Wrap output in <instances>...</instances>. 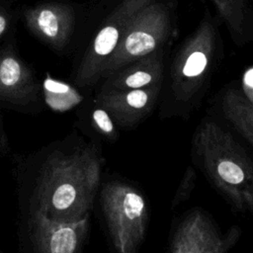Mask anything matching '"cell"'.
Instances as JSON below:
<instances>
[{
	"instance_id": "6da1fadb",
	"label": "cell",
	"mask_w": 253,
	"mask_h": 253,
	"mask_svg": "<svg viewBox=\"0 0 253 253\" xmlns=\"http://www.w3.org/2000/svg\"><path fill=\"white\" fill-rule=\"evenodd\" d=\"M98 146L91 142L51 153L39 172L34 210L59 221L89 217L103 166Z\"/></svg>"
},
{
	"instance_id": "7a4b0ae2",
	"label": "cell",
	"mask_w": 253,
	"mask_h": 253,
	"mask_svg": "<svg viewBox=\"0 0 253 253\" xmlns=\"http://www.w3.org/2000/svg\"><path fill=\"white\" fill-rule=\"evenodd\" d=\"M194 146L207 175L234 209L252 211V162L232 134L214 123H206L197 129Z\"/></svg>"
},
{
	"instance_id": "3957f363",
	"label": "cell",
	"mask_w": 253,
	"mask_h": 253,
	"mask_svg": "<svg viewBox=\"0 0 253 253\" xmlns=\"http://www.w3.org/2000/svg\"><path fill=\"white\" fill-rule=\"evenodd\" d=\"M101 207L117 253H135L141 243L148 218L144 197L135 188L117 181L101 191Z\"/></svg>"
},
{
	"instance_id": "277c9868",
	"label": "cell",
	"mask_w": 253,
	"mask_h": 253,
	"mask_svg": "<svg viewBox=\"0 0 253 253\" xmlns=\"http://www.w3.org/2000/svg\"><path fill=\"white\" fill-rule=\"evenodd\" d=\"M240 233V228L235 225L220 235L212 220L204 211L195 210L177 227L170 253H227Z\"/></svg>"
},
{
	"instance_id": "5b68a950",
	"label": "cell",
	"mask_w": 253,
	"mask_h": 253,
	"mask_svg": "<svg viewBox=\"0 0 253 253\" xmlns=\"http://www.w3.org/2000/svg\"><path fill=\"white\" fill-rule=\"evenodd\" d=\"M28 225L34 253H80L88 229V217L59 221L33 210Z\"/></svg>"
},
{
	"instance_id": "8992f818",
	"label": "cell",
	"mask_w": 253,
	"mask_h": 253,
	"mask_svg": "<svg viewBox=\"0 0 253 253\" xmlns=\"http://www.w3.org/2000/svg\"><path fill=\"white\" fill-rule=\"evenodd\" d=\"M33 97L26 70L8 49L0 51V101L24 106Z\"/></svg>"
},
{
	"instance_id": "52a82bcc",
	"label": "cell",
	"mask_w": 253,
	"mask_h": 253,
	"mask_svg": "<svg viewBox=\"0 0 253 253\" xmlns=\"http://www.w3.org/2000/svg\"><path fill=\"white\" fill-rule=\"evenodd\" d=\"M149 104V95L140 89H133L125 95L123 101L110 103V112L122 126L135 123L144 113Z\"/></svg>"
},
{
	"instance_id": "ba28073f",
	"label": "cell",
	"mask_w": 253,
	"mask_h": 253,
	"mask_svg": "<svg viewBox=\"0 0 253 253\" xmlns=\"http://www.w3.org/2000/svg\"><path fill=\"white\" fill-rule=\"evenodd\" d=\"M44 99L53 111L65 112L76 106L81 97L68 85L46 78L43 82Z\"/></svg>"
},
{
	"instance_id": "9c48e42d",
	"label": "cell",
	"mask_w": 253,
	"mask_h": 253,
	"mask_svg": "<svg viewBox=\"0 0 253 253\" xmlns=\"http://www.w3.org/2000/svg\"><path fill=\"white\" fill-rule=\"evenodd\" d=\"M226 116L233 124L235 129L248 141L249 145L253 144V120L252 110L246 103L235 100L228 101L225 110Z\"/></svg>"
},
{
	"instance_id": "30bf717a",
	"label": "cell",
	"mask_w": 253,
	"mask_h": 253,
	"mask_svg": "<svg viewBox=\"0 0 253 253\" xmlns=\"http://www.w3.org/2000/svg\"><path fill=\"white\" fill-rule=\"evenodd\" d=\"M126 50L132 55H143L155 47L154 38L144 32H134L126 40Z\"/></svg>"
},
{
	"instance_id": "8fae6325",
	"label": "cell",
	"mask_w": 253,
	"mask_h": 253,
	"mask_svg": "<svg viewBox=\"0 0 253 253\" xmlns=\"http://www.w3.org/2000/svg\"><path fill=\"white\" fill-rule=\"evenodd\" d=\"M36 25L40 32L47 38H55L58 33V20L49 9H42L36 15Z\"/></svg>"
},
{
	"instance_id": "7c38bea8",
	"label": "cell",
	"mask_w": 253,
	"mask_h": 253,
	"mask_svg": "<svg viewBox=\"0 0 253 253\" xmlns=\"http://www.w3.org/2000/svg\"><path fill=\"white\" fill-rule=\"evenodd\" d=\"M92 122L95 130L108 139H115L118 136L112 119L104 110L97 109L92 114Z\"/></svg>"
},
{
	"instance_id": "4fadbf2b",
	"label": "cell",
	"mask_w": 253,
	"mask_h": 253,
	"mask_svg": "<svg viewBox=\"0 0 253 253\" xmlns=\"http://www.w3.org/2000/svg\"><path fill=\"white\" fill-rule=\"evenodd\" d=\"M118 31L114 27H106L100 31L95 40V51L100 55L110 53L118 41Z\"/></svg>"
},
{
	"instance_id": "5bb4252c",
	"label": "cell",
	"mask_w": 253,
	"mask_h": 253,
	"mask_svg": "<svg viewBox=\"0 0 253 253\" xmlns=\"http://www.w3.org/2000/svg\"><path fill=\"white\" fill-rule=\"evenodd\" d=\"M195 182H196V172L193 167L189 166L176 191L175 197L172 201V207H176L190 198L191 193L195 188Z\"/></svg>"
},
{
	"instance_id": "9a60e30c",
	"label": "cell",
	"mask_w": 253,
	"mask_h": 253,
	"mask_svg": "<svg viewBox=\"0 0 253 253\" xmlns=\"http://www.w3.org/2000/svg\"><path fill=\"white\" fill-rule=\"evenodd\" d=\"M207 65V57L203 52L196 51L192 53L183 68L184 75L188 77H195L200 75Z\"/></svg>"
},
{
	"instance_id": "2e32d148",
	"label": "cell",
	"mask_w": 253,
	"mask_h": 253,
	"mask_svg": "<svg viewBox=\"0 0 253 253\" xmlns=\"http://www.w3.org/2000/svg\"><path fill=\"white\" fill-rule=\"evenodd\" d=\"M152 77L149 73L144 71H137L135 73L130 74L125 81L126 85L132 89H137L148 84L151 81Z\"/></svg>"
},
{
	"instance_id": "e0dca14e",
	"label": "cell",
	"mask_w": 253,
	"mask_h": 253,
	"mask_svg": "<svg viewBox=\"0 0 253 253\" xmlns=\"http://www.w3.org/2000/svg\"><path fill=\"white\" fill-rule=\"evenodd\" d=\"M244 85L246 87V92H247V96L248 99L250 100V102L252 101V88H253V69L250 68L244 75Z\"/></svg>"
},
{
	"instance_id": "ac0fdd59",
	"label": "cell",
	"mask_w": 253,
	"mask_h": 253,
	"mask_svg": "<svg viewBox=\"0 0 253 253\" xmlns=\"http://www.w3.org/2000/svg\"><path fill=\"white\" fill-rule=\"evenodd\" d=\"M0 151L2 153H6L8 151V140L6 133L4 131V126H3V122L0 117Z\"/></svg>"
},
{
	"instance_id": "d6986e66",
	"label": "cell",
	"mask_w": 253,
	"mask_h": 253,
	"mask_svg": "<svg viewBox=\"0 0 253 253\" xmlns=\"http://www.w3.org/2000/svg\"><path fill=\"white\" fill-rule=\"evenodd\" d=\"M8 25V19L7 16L0 11V36L5 32Z\"/></svg>"
},
{
	"instance_id": "ffe728a7",
	"label": "cell",
	"mask_w": 253,
	"mask_h": 253,
	"mask_svg": "<svg viewBox=\"0 0 253 253\" xmlns=\"http://www.w3.org/2000/svg\"><path fill=\"white\" fill-rule=\"evenodd\" d=\"M0 253H1V251H0Z\"/></svg>"
}]
</instances>
